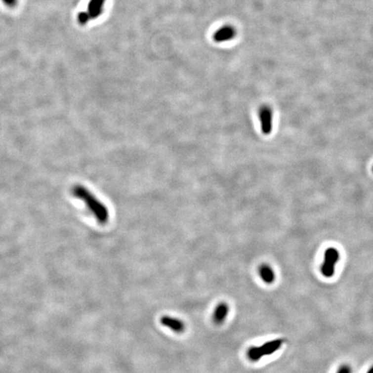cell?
<instances>
[{
  "label": "cell",
  "mask_w": 373,
  "mask_h": 373,
  "mask_svg": "<svg viewBox=\"0 0 373 373\" xmlns=\"http://www.w3.org/2000/svg\"><path fill=\"white\" fill-rule=\"evenodd\" d=\"M73 195L76 198L82 200L85 202L86 207L92 212L96 219L100 224H106L109 219V212L106 206L102 202H99L95 196L88 191L85 187L82 185L74 186L72 189Z\"/></svg>",
  "instance_id": "1"
},
{
  "label": "cell",
  "mask_w": 373,
  "mask_h": 373,
  "mask_svg": "<svg viewBox=\"0 0 373 373\" xmlns=\"http://www.w3.org/2000/svg\"><path fill=\"white\" fill-rule=\"evenodd\" d=\"M339 252L334 247H329L324 252V261L321 271L327 278H332L335 272V265L339 260Z\"/></svg>",
  "instance_id": "2"
},
{
  "label": "cell",
  "mask_w": 373,
  "mask_h": 373,
  "mask_svg": "<svg viewBox=\"0 0 373 373\" xmlns=\"http://www.w3.org/2000/svg\"><path fill=\"white\" fill-rule=\"evenodd\" d=\"M259 120H260L261 130L264 135L271 134L273 122V112L269 106H264L259 110Z\"/></svg>",
  "instance_id": "3"
},
{
  "label": "cell",
  "mask_w": 373,
  "mask_h": 373,
  "mask_svg": "<svg viewBox=\"0 0 373 373\" xmlns=\"http://www.w3.org/2000/svg\"><path fill=\"white\" fill-rule=\"evenodd\" d=\"M236 36V30L230 25H226L220 28L216 31L213 35V39L217 42H223V41H229Z\"/></svg>",
  "instance_id": "4"
},
{
  "label": "cell",
  "mask_w": 373,
  "mask_h": 373,
  "mask_svg": "<svg viewBox=\"0 0 373 373\" xmlns=\"http://www.w3.org/2000/svg\"><path fill=\"white\" fill-rule=\"evenodd\" d=\"M161 323L175 332H182L185 330V325L181 320L172 318L170 316H163Z\"/></svg>",
  "instance_id": "5"
},
{
  "label": "cell",
  "mask_w": 373,
  "mask_h": 373,
  "mask_svg": "<svg viewBox=\"0 0 373 373\" xmlns=\"http://www.w3.org/2000/svg\"><path fill=\"white\" fill-rule=\"evenodd\" d=\"M106 0H90L87 5V13L91 19H95L102 14L103 7Z\"/></svg>",
  "instance_id": "6"
},
{
  "label": "cell",
  "mask_w": 373,
  "mask_h": 373,
  "mask_svg": "<svg viewBox=\"0 0 373 373\" xmlns=\"http://www.w3.org/2000/svg\"><path fill=\"white\" fill-rule=\"evenodd\" d=\"M229 313V307L226 304V302H221L219 303L217 308H215V311L213 313L212 320L217 325L222 324L226 319V316Z\"/></svg>",
  "instance_id": "7"
},
{
  "label": "cell",
  "mask_w": 373,
  "mask_h": 373,
  "mask_svg": "<svg viewBox=\"0 0 373 373\" xmlns=\"http://www.w3.org/2000/svg\"><path fill=\"white\" fill-rule=\"evenodd\" d=\"M283 343H284V339H275V340L268 341V342L264 343V345L260 346L261 349L263 351L264 356L271 355L272 353H274L275 352H277L278 350L280 349Z\"/></svg>",
  "instance_id": "8"
},
{
  "label": "cell",
  "mask_w": 373,
  "mask_h": 373,
  "mask_svg": "<svg viewBox=\"0 0 373 373\" xmlns=\"http://www.w3.org/2000/svg\"><path fill=\"white\" fill-rule=\"evenodd\" d=\"M259 275L264 283L271 284L275 281V272L268 264H263L259 267Z\"/></svg>",
  "instance_id": "9"
},
{
  "label": "cell",
  "mask_w": 373,
  "mask_h": 373,
  "mask_svg": "<svg viewBox=\"0 0 373 373\" xmlns=\"http://www.w3.org/2000/svg\"><path fill=\"white\" fill-rule=\"evenodd\" d=\"M263 351L261 349V346H251L247 350V357L252 362H257L264 357Z\"/></svg>",
  "instance_id": "10"
},
{
  "label": "cell",
  "mask_w": 373,
  "mask_h": 373,
  "mask_svg": "<svg viewBox=\"0 0 373 373\" xmlns=\"http://www.w3.org/2000/svg\"><path fill=\"white\" fill-rule=\"evenodd\" d=\"M77 20L79 22L80 24L85 25L91 20V18H90L89 14L87 13V11H82L78 14Z\"/></svg>",
  "instance_id": "11"
},
{
  "label": "cell",
  "mask_w": 373,
  "mask_h": 373,
  "mask_svg": "<svg viewBox=\"0 0 373 373\" xmlns=\"http://www.w3.org/2000/svg\"><path fill=\"white\" fill-rule=\"evenodd\" d=\"M337 373H352V369H351V367L349 366L344 365V366L339 368Z\"/></svg>",
  "instance_id": "12"
},
{
  "label": "cell",
  "mask_w": 373,
  "mask_h": 373,
  "mask_svg": "<svg viewBox=\"0 0 373 373\" xmlns=\"http://www.w3.org/2000/svg\"><path fill=\"white\" fill-rule=\"evenodd\" d=\"M2 1L6 4L7 6L10 8H14L17 4V0H2Z\"/></svg>",
  "instance_id": "13"
},
{
  "label": "cell",
  "mask_w": 373,
  "mask_h": 373,
  "mask_svg": "<svg viewBox=\"0 0 373 373\" xmlns=\"http://www.w3.org/2000/svg\"><path fill=\"white\" fill-rule=\"evenodd\" d=\"M367 373H373V367L371 368L370 370L367 372Z\"/></svg>",
  "instance_id": "14"
},
{
  "label": "cell",
  "mask_w": 373,
  "mask_h": 373,
  "mask_svg": "<svg viewBox=\"0 0 373 373\" xmlns=\"http://www.w3.org/2000/svg\"></svg>",
  "instance_id": "15"
}]
</instances>
